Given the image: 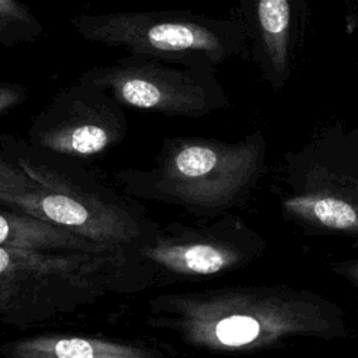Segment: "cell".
Wrapping results in <instances>:
<instances>
[{
    "instance_id": "obj_12",
    "label": "cell",
    "mask_w": 358,
    "mask_h": 358,
    "mask_svg": "<svg viewBox=\"0 0 358 358\" xmlns=\"http://www.w3.org/2000/svg\"><path fill=\"white\" fill-rule=\"evenodd\" d=\"M45 32L41 20L21 0H0V45L14 48L36 42Z\"/></svg>"
},
{
    "instance_id": "obj_5",
    "label": "cell",
    "mask_w": 358,
    "mask_h": 358,
    "mask_svg": "<svg viewBox=\"0 0 358 358\" xmlns=\"http://www.w3.org/2000/svg\"><path fill=\"white\" fill-rule=\"evenodd\" d=\"M284 211L306 224L358 232V127L327 126L284 154Z\"/></svg>"
},
{
    "instance_id": "obj_9",
    "label": "cell",
    "mask_w": 358,
    "mask_h": 358,
    "mask_svg": "<svg viewBox=\"0 0 358 358\" xmlns=\"http://www.w3.org/2000/svg\"><path fill=\"white\" fill-rule=\"evenodd\" d=\"M229 224L218 229H194L172 224L158 229L155 236L137 249V257L173 274H215L239 259L234 245L221 238Z\"/></svg>"
},
{
    "instance_id": "obj_15",
    "label": "cell",
    "mask_w": 358,
    "mask_h": 358,
    "mask_svg": "<svg viewBox=\"0 0 358 358\" xmlns=\"http://www.w3.org/2000/svg\"><path fill=\"white\" fill-rule=\"evenodd\" d=\"M348 3L351 4V7L357 11V14H358V0H348Z\"/></svg>"
},
{
    "instance_id": "obj_11",
    "label": "cell",
    "mask_w": 358,
    "mask_h": 358,
    "mask_svg": "<svg viewBox=\"0 0 358 358\" xmlns=\"http://www.w3.org/2000/svg\"><path fill=\"white\" fill-rule=\"evenodd\" d=\"M0 246L91 253L123 252L94 243L74 232L32 215L6 208H0Z\"/></svg>"
},
{
    "instance_id": "obj_8",
    "label": "cell",
    "mask_w": 358,
    "mask_h": 358,
    "mask_svg": "<svg viewBox=\"0 0 358 358\" xmlns=\"http://www.w3.org/2000/svg\"><path fill=\"white\" fill-rule=\"evenodd\" d=\"M248 53L262 78L281 91L292 77L305 28L303 0H239Z\"/></svg>"
},
{
    "instance_id": "obj_10",
    "label": "cell",
    "mask_w": 358,
    "mask_h": 358,
    "mask_svg": "<svg viewBox=\"0 0 358 358\" xmlns=\"http://www.w3.org/2000/svg\"><path fill=\"white\" fill-rule=\"evenodd\" d=\"M7 358H159L148 348L91 337L34 336L4 344Z\"/></svg>"
},
{
    "instance_id": "obj_3",
    "label": "cell",
    "mask_w": 358,
    "mask_h": 358,
    "mask_svg": "<svg viewBox=\"0 0 358 358\" xmlns=\"http://www.w3.org/2000/svg\"><path fill=\"white\" fill-rule=\"evenodd\" d=\"M267 144L262 131L238 141L200 136L164 138L148 169H119L115 182L129 194L182 207L217 213L245 197L263 176Z\"/></svg>"
},
{
    "instance_id": "obj_6",
    "label": "cell",
    "mask_w": 358,
    "mask_h": 358,
    "mask_svg": "<svg viewBox=\"0 0 358 358\" xmlns=\"http://www.w3.org/2000/svg\"><path fill=\"white\" fill-rule=\"evenodd\" d=\"M215 71L213 67H173L129 55L112 64L85 70L77 78L106 90L126 108L199 119L229 106Z\"/></svg>"
},
{
    "instance_id": "obj_7",
    "label": "cell",
    "mask_w": 358,
    "mask_h": 358,
    "mask_svg": "<svg viewBox=\"0 0 358 358\" xmlns=\"http://www.w3.org/2000/svg\"><path fill=\"white\" fill-rule=\"evenodd\" d=\"M127 130L124 106L106 90L77 78L34 116L27 141L45 151L88 159L120 144Z\"/></svg>"
},
{
    "instance_id": "obj_1",
    "label": "cell",
    "mask_w": 358,
    "mask_h": 358,
    "mask_svg": "<svg viewBox=\"0 0 358 358\" xmlns=\"http://www.w3.org/2000/svg\"><path fill=\"white\" fill-rule=\"evenodd\" d=\"M0 151L36 183L20 196L0 197L1 206L134 255L158 232L157 224L85 159L45 151L13 134L0 136Z\"/></svg>"
},
{
    "instance_id": "obj_14",
    "label": "cell",
    "mask_w": 358,
    "mask_h": 358,
    "mask_svg": "<svg viewBox=\"0 0 358 358\" xmlns=\"http://www.w3.org/2000/svg\"><path fill=\"white\" fill-rule=\"evenodd\" d=\"M28 88L20 83L0 81V116L18 108L28 99Z\"/></svg>"
},
{
    "instance_id": "obj_4",
    "label": "cell",
    "mask_w": 358,
    "mask_h": 358,
    "mask_svg": "<svg viewBox=\"0 0 358 358\" xmlns=\"http://www.w3.org/2000/svg\"><path fill=\"white\" fill-rule=\"evenodd\" d=\"M70 22L88 42L169 64L217 69L248 53L238 17L217 18L183 10L113 11L77 14Z\"/></svg>"
},
{
    "instance_id": "obj_2",
    "label": "cell",
    "mask_w": 358,
    "mask_h": 358,
    "mask_svg": "<svg viewBox=\"0 0 358 358\" xmlns=\"http://www.w3.org/2000/svg\"><path fill=\"white\" fill-rule=\"evenodd\" d=\"M148 264L129 252H60L0 246V322L29 327L110 292L148 285Z\"/></svg>"
},
{
    "instance_id": "obj_13",
    "label": "cell",
    "mask_w": 358,
    "mask_h": 358,
    "mask_svg": "<svg viewBox=\"0 0 358 358\" xmlns=\"http://www.w3.org/2000/svg\"><path fill=\"white\" fill-rule=\"evenodd\" d=\"M35 186L36 183L13 165L0 151V197L20 196Z\"/></svg>"
}]
</instances>
